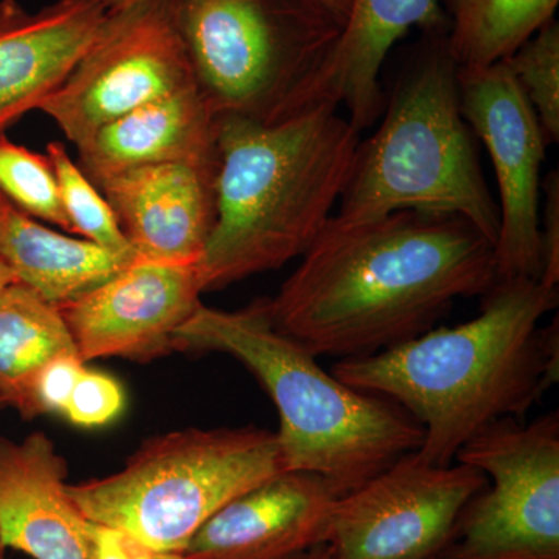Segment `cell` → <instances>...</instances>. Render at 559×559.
Masks as SVG:
<instances>
[{
	"label": "cell",
	"mask_w": 559,
	"mask_h": 559,
	"mask_svg": "<svg viewBox=\"0 0 559 559\" xmlns=\"http://www.w3.org/2000/svg\"><path fill=\"white\" fill-rule=\"evenodd\" d=\"M194 86L189 58L162 0L110 11L97 43L40 106L76 148L110 121Z\"/></svg>",
	"instance_id": "obj_9"
},
{
	"label": "cell",
	"mask_w": 559,
	"mask_h": 559,
	"mask_svg": "<svg viewBox=\"0 0 559 559\" xmlns=\"http://www.w3.org/2000/svg\"><path fill=\"white\" fill-rule=\"evenodd\" d=\"M477 318L429 330L331 373L371 395L400 404L425 430L417 454L448 466L463 444L500 419L522 417L558 381V288L539 280L496 283Z\"/></svg>",
	"instance_id": "obj_2"
},
{
	"label": "cell",
	"mask_w": 559,
	"mask_h": 559,
	"mask_svg": "<svg viewBox=\"0 0 559 559\" xmlns=\"http://www.w3.org/2000/svg\"><path fill=\"white\" fill-rule=\"evenodd\" d=\"M198 264L134 260L58 305L80 358L150 360L175 349L176 331L201 307Z\"/></svg>",
	"instance_id": "obj_12"
},
{
	"label": "cell",
	"mask_w": 559,
	"mask_h": 559,
	"mask_svg": "<svg viewBox=\"0 0 559 559\" xmlns=\"http://www.w3.org/2000/svg\"><path fill=\"white\" fill-rule=\"evenodd\" d=\"M491 479L463 511L448 559H559V417L500 419L455 455Z\"/></svg>",
	"instance_id": "obj_8"
},
{
	"label": "cell",
	"mask_w": 559,
	"mask_h": 559,
	"mask_svg": "<svg viewBox=\"0 0 559 559\" xmlns=\"http://www.w3.org/2000/svg\"><path fill=\"white\" fill-rule=\"evenodd\" d=\"M109 17L92 0H57L38 11L0 0V135L60 90Z\"/></svg>",
	"instance_id": "obj_15"
},
{
	"label": "cell",
	"mask_w": 559,
	"mask_h": 559,
	"mask_svg": "<svg viewBox=\"0 0 559 559\" xmlns=\"http://www.w3.org/2000/svg\"><path fill=\"white\" fill-rule=\"evenodd\" d=\"M9 204L10 201L7 200L2 193H0V221H2L3 212H5V209L9 207Z\"/></svg>",
	"instance_id": "obj_33"
},
{
	"label": "cell",
	"mask_w": 559,
	"mask_h": 559,
	"mask_svg": "<svg viewBox=\"0 0 559 559\" xmlns=\"http://www.w3.org/2000/svg\"><path fill=\"white\" fill-rule=\"evenodd\" d=\"M289 559H334L331 555V550L326 544H320V546L312 547V549L304 551V554L296 555V557Z\"/></svg>",
	"instance_id": "obj_30"
},
{
	"label": "cell",
	"mask_w": 559,
	"mask_h": 559,
	"mask_svg": "<svg viewBox=\"0 0 559 559\" xmlns=\"http://www.w3.org/2000/svg\"><path fill=\"white\" fill-rule=\"evenodd\" d=\"M447 44L459 69L507 60L554 20L559 0H443Z\"/></svg>",
	"instance_id": "obj_21"
},
{
	"label": "cell",
	"mask_w": 559,
	"mask_h": 559,
	"mask_svg": "<svg viewBox=\"0 0 559 559\" xmlns=\"http://www.w3.org/2000/svg\"><path fill=\"white\" fill-rule=\"evenodd\" d=\"M460 108L487 146L499 189L498 282L540 278V167L547 140L506 61L459 69Z\"/></svg>",
	"instance_id": "obj_11"
},
{
	"label": "cell",
	"mask_w": 559,
	"mask_h": 559,
	"mask_svg": "<svg viewBox=\"0 0 559 559\" xmlns=\"http://www.w3.org/2000/svg\"><path fill=\"white\" fill-rule=\"evenodd\" d=\"M162 3L215 119L277 123L299 114L345 24L323 0Z\"/></svg>",
	"instance_id": "obj_6"
},
{
	"label": "cell",
	"mask_w": 559,
	"mask_h": 559,
	"mask_svg": "<svg viewBox=\"0 0 559 559\" xmlns=\"http://www.w3.org/2000/svg\"><path fill=\"white\" fill-rule=\"evenodd\" d=\"M359 134L329 106L277 123L216 119V218L198 263L204 293L310 250L347 186Z\"/></svg>",
	"instance_id": "obj_3"
},
{
	"label": "cell",
	"mask_w": 559,
	"mask_h": 559,
	"mask_svg": "<svg viewBox=\"0 0 559 559\" xmlns=\"http://www.w3.org/2000/svg\"><path fill=\"white\" fill-rule=\"evenodd\" d=\"M127 406L123 385L103 371L86 370L81 374L62 417L73 426L97 429L116 421Z\"/></svg>",
	"instance_id": "obj_25"
},
{
	"label": "cell",
	"mask_w": 559,
	"mask_h": 559,
	"mask_svg": "<svg viewBox=\"0 0 559 559\" xmlns=\"http://www.w3.org/2000/svg\"><path fill=\"white\" fill-rule=\"evenodd\" d=\"M433 559H448V558H444V557H437V558H433Z\"/></svg>",
	"instance_id": "obj_35"
},
{
	"label": "cell",
	"mask_w": 559,
	"mask_h": 559,
	"mask_svg": "<svg viewBox=\"0 0 559 559\" xmlns=\"http://www.w3.org/2000/svg\"><path fill=\"white\" fill-rule=\"evenodd\" d=\"M488 477L459 463L430 465L407 452L337 499L326 546L334 559H433Z\"/></svg>",
	"instance_id": "obj_10"
},
{
	"label": "cell",
	"mask_w": 559,
	"mask_h": 559,
	"mask_svg": "<svg viewBox=\"0 0 559 559\" xmlns=\"http://www.w3.org/2000/svg\"><path fill=\"white\" fill-rule=\"evenodd\" d=\"M283 471L271 430L183 429L146 440L123 468L69 485V495L87 521L156 554H182L226 503Z\"/></svg>",
	"instance_id": "obj_7"
},
{
	"label": "cell",
	"mask_w": 559,
	"mask_h": 559,
	"mask_svg": "<svg viewBox=\"0 0 559 559\" xmlns=\"http://www.w3.org/2000/svg\"><path fill=\"white\" fill-rule=\"evenodd\" d=\"M312 473L283 471L223 507L190 539L187 559H289L326 544L337 499Z\"/></svg>",
	"instance_id": "obj_13"
},
{
	"label": "cell",
	"mask_w": 559,
	"mask_h": 559,
	"mask_svg": "<svg viewBox=\"0 0 559 559\" xmlns=\"http://www.w3.org/2000/svg\"><path fill=\"white\" fill-rule=\"evenodd\" d=\"M401 73L381 127L356 151L333 218L366 223L401 210L459 215L496 246L500 216L460 108L459 66L447 31Z\"/></svg>",
	"instance_id": "obj_5"
},
{
	"label": "cell",
	"mask_w": 559,
	"mask_h": 559,
	"mask_svg": "<svg viewBox=\"0 0 559 559\" xmlns=\"http://www.w3.org/2000/svg\"><path fill=\"white\" fill-rule=\"evenodd\" d=\"M0 193L17 210L73 235L49 156L0 135Z\"/></svg>",
	"instance_id": "obj_23"
},
{
	"label": "cell",
	"mask_w": 559,
	"mask_h": 559,
	"mask_svg": "<svg viewBox=\"0 0 559 559\" xmlns=\"http://www.w3.org/2000/svg\"><path fill=\"white\" fill-rule=\"evenodd\" d=\"M86 362L79 353H68L50 360L40 370L35 384V403L39 415L64 414L66 406Z\"/></svg>",
	"instance_id": "obj_26"
},
{
	"label": "cell",
	"mask_w": 559,
	"mask_h": 559,
	"mask_svg": "<svg viewBox=\"0 0 559 559\" xmlns=\"http://www.w3.org/2000/svg\"><path fill=\"white\" fill-rule=\"evenodd\" d=\"M175 348L226 353L248 367L277 407L283 469L318 474L341 496L421 447L425 430L409 412L323 370L272 326L263 300L240 311L201 305Z\"/></svg>",
	"instance_id": "obj_4"
},
{
	"label": "cell",
	"mask_w": 559,
	"mask_h": 559,
	"mask_svg": "<svg viewBox=\"0 0 559 559\" xmlns=\"http://www.w3.org/2000/svg\"><path fill=\"white\" fill-rule=\"evenodd\" d=\"M68 462L44 432L0 437V536L33 559H91L90 521L69 495Z\"/></svg>",
	"instance_id": "obj_16"
},
{
	"label": "cell",
	"mask_w": 559,
	"mask_h": 559,
	"mask_svg": "<svg viewBox=\"0 0 559 559\" xmlns=\"http://www.w3.org/2000/svg\"><path fill=\"white\" fill-rule=\"evenodd\" d=\"M415 25L448 32L440 0H352L340 39L312 79L300 112L344 106L356 131L373 127L388 102L380 83L382 64L393 44Z\"/></svg>",
	"instance_id": "obj_17"
},
{
	"label": "cell",
	"mask_w": 559,
	"mask_h": 559,
	"mask_svg": "<svg viewBox=\"0 0 559 559\" xmlns=\"http://www.w3.org/2000/svg\"><path fill=\"white\" fill-rule=\"evenodd\" d=\"M0 260L21 283L57 305L76 299L134 261L50 229L11 202L0 221Z\"/></svg>",
	"instance_id": "obj_19"
},
{
	"label": "cell",
	"mask_w": 559,
	"mask_h": 559,
	"mask_svg": "<svg viewBox=\"0 0 559 559\" xmlns=\"http://www.w3.org/2000/svg\"><path fill=\"white\" fill-rule=\"evenodd\" d=\"M97 187L116 213L135 259L200 263L215 226V160L132 168Z\"/></svg>",
	"instance_id": "obj_14"
},
{
	"label": "cell",
	"mask_w": 559,
	"mask_h": 559,
	"mask_svg": "<svg viewBox=\"0 0 559 559\" xmlns=\"http://www.w3.org/2000/svg\"><path fill=\"white\" fill-rule=\"evenodd\" d=\"M0 407H2V404H0Z\"/></svg>",
	"instance_id": "obj_36"
},
{
	"label": "cell",
	"mask_w": 559,
	"mask_h": 559,
	"mask_svg": "<svg viewBox=\"0 0 559 559\" xmlns=\"http://www.w3.org/2000/svg\"><path fill=\"white\" fill-rule=\"evenodd\" d=\"M76 352L60 307L21 282L0 294V404L24 419L39 417L35 384L40 370Z\"/></svg>",
	"instance_id": "obj_20"
},
{
	"label": "cell",
	"mask_w": 559,
	"mask_h": 559,
	"mask_svg": "<svg viewBox=\"0 0 559 559\" xmlns=\"http://www.w3.org/2000/svg\"><path fill=\"white\" fill-rule=\"evenodd\" d=\"M47 156L53 165L62 207L72 226L73 235L117 255L138 260L105 194L87 178L86 173L70 159L64 145L60 142L49 143Z\"/></svg>",
	"instance_id": "obj_22"
},
{
	"label": "cell",
	"mask_w": 559,
	"mask_h": 559,
	"mask_svg": "<svg viewBox=\"0 0 559 559\" xmlns=\"http://www.w3.org/2000/svg\"><path fill=\"white\" fill-rule=\"evenodd\" d=\"M91 559H156L157 554L123 530L90 521Z\"/></svg>",
	"instance_id": "obj_28"
},
{
	"label": "cell",
	"mask_w": 559,
	"mask_h": 559,
	"mask_svg": "<svg viewBox=\"0 0 559 559\" xmlns=\"http://www.w3.org/2000/svg\"><path fill=\"white\" fill-rule=\"evenodd\" d=\"M216 119L197 87L110 121L79 146L81 170L102 180L148 165L215 160Z\"/></svg>",
	"instance_id": "obj_18"
},
{
	"label": "cell",
	"mask_w": 559,
	"mask_h": 559,
	"mask_svg": "<svg viewBox=\"0 0 559 559\" xmlns=\"http://www.w3.org/2000/svg\"><path fill=\"white\" fill-rule=\"evenodd\" d=\"M156 559H187L182 554H157Z\"/></svg>",
	"instance_id": "obj_32"
},
{
	"label": "cell",
	"mask_w": 559,
	"mask_h": 559,
	"mask_svg": "<svg viewBox=\"0 0 559 559\" xmlns=\"http://www.w3.org/2000/svg\"><path fill=\"white\" fill-rule=\"evenodd\" d=\"M274 299L272 326L314 356L360 358L432 330L459 299L498 283L495 245L459 215L331 216Z\"/></svg>",
	"instance_id": "obj_1"
},
{
	"label": "cell",
	"mask_w": 559,
	"mask_h": 559,
	"mask_svg": "<svg viewBox=\"0 0 559 559\" xmlns=\"http://www.w3.org/2000/svg\"><path fill=\"white\" fill-rule=\"evenodd\" d=\"M92 2L100 3V5L106 7V9L112 11L131 5V3L138 2V0H92ZM323 2L336 11L342 20L347 21L349 9H352V0H323Z\"/></svg>",
	"instance_id": "obj_29"
},
{
	"label": "cell",
	"mask_w": 559,
	"mask_h": 559,
	"mask_svg": "<svg viewBox=\"0 0 559 559\" xmlns=\"http://www.w3.org/2000/svg\"><path fill=\"white\" fill-rule=\"evenodd\" d=\"M535 110L547 143L559 139V25L551 20L503 60Z\"/></svg>",
	"instance_id": "obj_24"
},
{
	"label": "cell",
	"mask_w": 559,
	"mask_h": 559,
	"mask_svg": "<svg viewBox=\"0 0 559 559\" xmlns=\"http://www.w3.org/2000/svg\"><path fill=\"white\" fill-rule=\"evenodd\" d=\"M539 249L540 278L558 288L559 282V175L550 171L540 183Z\"/></svg>",
	"instance_id": "obj_27"
},
{
	"label": "cell",
	"mask_w": 559,
	"mask_h": 559,
	"mask_svg": "<svg viewBox=\"0 0 559 559\" xmlns=\"http://www.w3.org/2000/svg\"><path fill=\"white\" fill-rule=\"evenodd\" d=\"M5 544H3L2 536H0V559H5Z\"/></svg>",
	"instance_id": "obj_34"
},
{
	"label": "cell",
	"mask_w": 559,
	"mask_h": 559,
	"mask_svg": "<svg viewBox=\"0 0 559 559\" xmlns=\"http://www.w3.org/2000/svg\"><path fill=\"white\" fill-rule=\"evenodd\" d=\"M20 282L14 272L10 270L9 264L5 261L0 260V294L3 293L11 283Z\"/></svg>",
	"instance_id": "obj_31"
}]
</instances>
